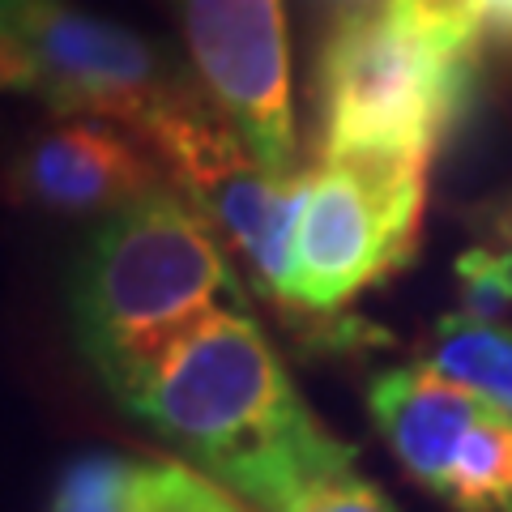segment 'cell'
I'll use <instances>...</instances> for the list:
<instances>
[{"instance_id": "6da1fadb", "label": "cell", "mask_w": 512, "mask_h": 512, "mask_svg": "<svg viewBox=\"0 0 512 512\" xmlns=\"http://www.w3.org/2000/svg\"><path fill=\"white\" fill-rule=\"evenodd\" d=\"M120 402L261 512H282L320 478L355 466L244 308H218L184 329Z\"/></svg>"}, {"instance_id": "7a4b0ae2", "label": "cell", "mask_w": 512, "mask_h": 512, "mask_svg": "<svg viewBox=\"0 0 512 512\" xmlns=\"http://www.w3.org/2000/svg\"><path fill=\"white\" fill-rule=\"evenodd\" d=\"M244 299L218 231L167 184L111 214L73 269L77 338L116 397L167 342Z\"/></svg>"}, {"instance_id": "3957f363", "label": "cell", "mask_w": 512, "mask_h": 512, "mask_svg": "<svg viewBox=\"0 0 512 512\" xmlns=\"http://www.w3.org/2000/svg\"><path fill=\"white\" fill-rule=\"evenodd\" d=\"M474 56L427 43L384 9H350L316 60L320 150H393L431 158L461 120Z\"/></svg>"}, {"instance_id": "277c9868", "label": "cell", "mask_w": 512, "mask_h": 512, "mask_svg": "<svg viewBox=\"0 0 512 512\" xmlns=\"http://www.w3.org/2000/svg\"><path fill=\"white\" fill-rule=\"evenodd\" d=\"M431 158L393 150H320L295 252L291 303L338 312L414 252Z\"/></svg>"}, {"instance_id": "5b68a950", "label": "cell", "mask_w": 512, "mask_h": 512, "mask_svg": "<svg viewBox=\"0 0 512 512\" xmlns=\"http://www.w3.org/2000/svg\"><path fill=\"white\" fill-rule=\"evenodd\" d=\"M137 133L171 175V188L227 235L256 291L291 303V252L312 175L261 167L227 116L197 90H175Z\"/></svg>"}, {"instance_id": "8992f818", "label": "cell", "mask_w": 512, "mask_h": 512, "mask_svg": "<svg viewBox=\"0 0 512 512\" xmlns=\"http://www.w3.org/2000/svg\"><path fill=\"white\" fill-rule=\"evenodd\" d=\"M5 86L35 94L60 120H124L141 128L175 90L167 52L133 26L69 0H5Z\"/></svg>"}, {"instance_id": "52a82bcc", "label": "cell", "mask_w": 512, "mask_h": 512, "mask_svg": "<svg viewBox=\"0 0 512 512\" xmlns=\"http://www.w3.org/2000/svg\"><path fill=\"white\" fill-rule=\"evenodd\" d=\"M188 60L252 158L278 175L295 171L291 47L282 0H175Z\"/></svg>"}, {"instance_id": "ba28073f", "label": "cell", "mask_w": 512, "mask_h": 512, "mask_svg": "<svg viewBox=\"0 0 512 512\" xmlns=\"http://www.w3.org/2000/svg\"><path fill=\"white\" fill-rule=\"evenodd\" d=\"M18 188L52 214H116L163 188V167L111 120H60L18 158Z\"/></svg>"}, {"instance_id": "9c48e42d", "label": "cell", "mask_w": 512, "mask_h": 512, "mask_svg": "<svg viewBox=\"0 0 512 512\" xmlns=\"http://www.w3.org/2000/svg\"><path fill=\"white\" fill-rule=\"evenodd\" d=\"M367 410L384 444L402 461V470L440 495L466 431L491 406L427 363L380 372L367 384Z\"/></svg>"}, {"instance_id": "30bf717a", "label": "cell", "mask_w": 512, "mask_h": 512, "mask_svg": "<svg viewBox=\"0 0 512 512\" xmlns=\"http://www.w3.org/2000/svg\"><path fill=\"white\" fill-rule=\"evenodd\" d=\"M431 367L512 419V325H483L461 312L444 316L431 342Z\"/></svg>"}, {"instance_id": "8fae6325", "label": "cell", "mask_w": 512, "mask_h": 512, "mask_svg": "<svg viewBox=\"0 0 512 512\" xmlns=\"http://www.w3.org/2000/svg\"><path fill=\"white\" fill-rule=\"evenodd\" d=\"M444 500L461 512H512V419L487 410L466 440L444 478Z\"/></svg>"}, {"instance_id": "7c38bea8", "label": "cell", "mask_w": 512, "mask_h": 512, "mask_svg": "<svg viewBox=\"0 0 512 512\" xmlns=\"http://www.w3.org/2000/svg\"><path fill=\"white\" fill-rule=\"evenodd\" d=\"M141 461L90 453L60 474L47 512H133Z\"/></svg>"}, {"instance_id": "4fadbf2b", "label": "cell", "mask_w": 512, "mask_h": 512, "mask_svg": "<svg viewBox=\"0 0 512 512\" xmlns=\"http://www.w3.org/2000/svg\"><path fill=\"white\" fill-rule=\"evenodd\" d=\"M453 278L461 286V316L504 325L512 312V269L491 244H474L453 261Z\"/></svg>"}, {"instance_id": "5bb4252c", "label": "cell", "mask_w": 512, "mask_h": 512, "mask_svg": "<svg viewBox=\"0 0 512 512\" xmlns=\"http://www.w3.org/2000/svg\"><path fill=\"white\" fill-rule=\"evenodd\" d=\"M222 491L205 474L175 461H141L133 512H218Z\"/></svg>"}, {"instance_id": "9a60e30c", "label": "cell", "mask_w": 512, "mask_h": 512, "mask_svg": "<svg viewBox=\"0 0 512 512\" xmlns=\"http://www.w3.org/2000/svg\"><path fill=\"white\" fill-rule=\"evenodd\" d=\"M282 512H397V508H393V500H384L380 487H372L363 474H355V466H350L342 474L320 478L316 487L295 495Z\"/></svg>"}, {"instance_id": "2e32d148", "label": "cell", "mask_w": 512, "mask_h": 512, "mask_svg": "<svg viewBox=\"0 0 512 512\" xmlns=\"http://www.w3.org/2000/svg\"><path fill=\"white\" fill-rule=\"evenodd\" d=\"M483 18H487V35L512 47V0H483Z\"/></svg>"}, {"instance_id": "e0dca14e", "label": "cell", "mask_w": 512, "mask_h": 512, "mask_svg": "<svg viewBox=\"0 0 512 512\" xmlns=\"http://www.w3.org/2000/svg\"><path fill=\"white\" fill-rule=\"evenodd\" d=\"M491 248L504 256L508 269H512V197L491 214Z\"/></svg>"}, {"instance_id": "ac0fdd59", "label": "cell", "mask_w": 512, "mask_h": 512, "mask_svg": "<svg viewBox=\"0 0 512 512\" xmlns=\"http://www.w3.org/2000/svg\"><path fill=\"white\" fill-rule=\"evenodd\" d=\"M342 5H350V9H372V5H384V0H342Z\"/></svg>"}, {"instance_id": "d6986e66", "label": "cell", "mask_w": 512, "mask_h": 512, "mask_svg": "<svg viewBox=\"0 0 512 512\" xmlns=\"http://www.w3.org/2000/svg\"><path fill=\"white\" fill-rule=\"evenodd\" d=\"M218 512H244V508H235V504H231V500H227V504H222V508H218Z\"/></svg>"}]
</instances>
